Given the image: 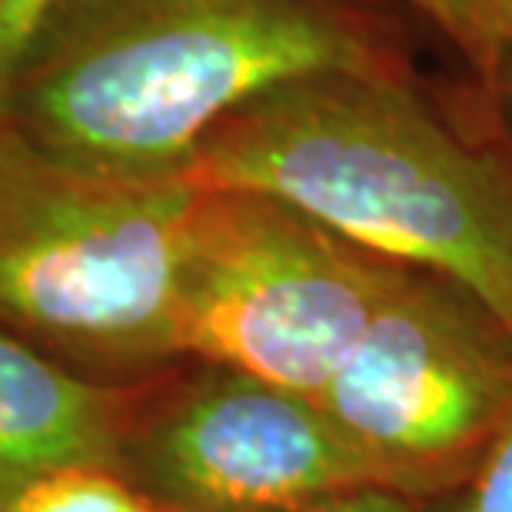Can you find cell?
Listing matches in <instances>:
<instances>
[{
  "mask_svg": "<svg viewBox=\"0 0 512 512\" xmlns=\"http://www.w3.org/2000/svg\"><path fill=\"white\" fill-rule=\"evenodd\" d=\"M74 0H0V117L40 30Z\"/></svg>",
  "mask_w": 512,
  "mask_h": 512,
  "instance_id": "cell-10",
  "label": "cell"
},
{
  "mask_svg": "<svg viewBox=\"0 0 512 512\" xmlns=\"http://www.w3.org/2000/svg\"><path fill=\"white\" fill-rule=\"evenodd\" d=\"M200 183L60 160L0 124V330L100 383L177 350V280Z\"/></svg>",
  "mask_w": 512,
  "mask_h": 512,
  "instance_id": "cell-3",
  "label": "cell"
},
{
  "mask_svg": "<svg viewBox=\"0 0 512 512\" xmlns=\"http://www.w3.org/2000/svg\"><path fill=\"white\" fill-rule=\"evenodd\" d=\"M313 399L393 489L436 483L512 419V336L459 286L409 270Z\"/></svg>",
  "mask_w": 512,
  "mask_h": 512,
  "instance_id": "cell-5",
  "label": "cell"
},
{
  "mask_svg": "<svg viewBox=\"0 0 512 512\" xmlns=\"http://www.w3.org/2000/svg\"><path fill=\"white\" fill-rule=\"evenodd\" d=\"M336 70L396 74L346 0H74L34 40L0 124L80 167L163 177L253 97Z\"/></svg>",
  "mask_w": 512,
  "mask_h": 512,
  "instance_id": "cell-1",
  "label": "cell"
},
{
  "mask_svg": "<svg viewBox=\"0 0 512 512\" xmlns=\"http://www.w3.org/2000/svg\"><path fill=\"white\" fill-rule=\"evenodd\" d=\"M137 389L100 383L0 330V489L74 466L120 473Z\"/></svg>",
  "mask_w": 512,
  "mask_h": 512,
  "instance_id": "cell-7",
  "label": "cell"
},
{
  "mask_svg": "<svg viewBox=\"0 0 512 512\" xmlns=\"http://www.w3.org/2000/svg\"><path fill=\"white\" fill-rule=\"evenodd\" d=\"M443 30L479 70H496L512 54V10L503 0H406Z\"/></svg>",
  "mask_w": 512,
  "mask_h": 512,
  "instance_id": "cell-9",
  "label": "cell"
},
{
  "mask_svg": "<svg viewBox=\"0 0 512 512\" xmlns=\"http://www.w3.org/2000/svg\"><path fill=\"white\" fill-rule=\"evenodd\" d=\"M459 512H512V419L479 456Z\"/></svg>",
  "mask_w": 512,
  "mask_h": 512,
  "instance_id": "cell-11",
  "label": "cell"
},
{
  "mask_svg": "<svg viewBox=\"0 0 512 512\" xmlns=\"http://www.w3.org/2000/svg\"><path fill=\"white\" fill-rule=\"evenodd\" d=\"M406 276L270 193L200 187L177 280V350L316 396Z\"/></svg>",
  "mask_w": 512,
  "mask_h": 512,
  "instance_id": "cell-4",
  "label": "cell"
},
{
  "mask_svg": "<svg viewBox=\"0 0 512 512\" xmlns=\"http://www.w3.org/2000/svg\"><path fill=\"white\" fill-rule=\"evenodd\" d=\"M120 476L183 512H293L389 486L313 396L210 366L177 393L133 403Z\"/></svg>",
  "mask_w": 512,
  "mask_h": 512,
  "instance_id": "cell-6",
  "label": "cell"
},
{
  "mask_svg": "<svg viewBox=\"0 0 512 512\" xmlns=\"http://www.w3.org/2000/svg\"><path fill=\"white\" fill-rule=\"evenodd\" d=\"M293 512H409V506H406V499L399 496V489L360 486V489H346V493L316 499V503L293 509Z\"/></svg>",
  "mask_w": 512,
  "mask_h": 512,
  "instance_id": "cell-12",
  "label": "cell"
},
{
  "mask_svg": "<svg viewBox=\"0 0 512 512\" xmlns=\"http://www.w3.org/2000/svg\"><path fill=\"white\" fill-rule=\"evenodd\" d=\"M187 177L270 193L459 286L512 336V167L459 140L399 74L336 70L266 90L207 133Z\"/></svg>",
  "mask_w": 512,
  "mask_h": 512,
  "instance_id": "cell-2",
  "label": "cell"
},
{
  "mask_svg": "<svg viewBox=\"0 0 512 512\" xmlns=\"http://www.w3.org/2000/svg\"><path fill=\"white\" fill-rule=\"evenodd\" d=\"M0 512H157L114 469L74 466L0 489Z\"/></svg>",
  "mask_w": 512,
  "mask_h": 512,
  "instance_id": "cell-8",
  "label": "cell"
},
{
  "mask_svg": "<svg viewBox=\"0 0 512 512\" xmlns=\"http://www.w3.org/2000/svg\"><path fill=\"white\" fill-rule=\"evenodd\" d=\"M503 4H506V7H509V10H512V0H503Z\"/></svg>",
  "mask_w": 512,
  "mask_h": 512,
  "instance_id": "cell-13",
  "label": "cell"
}]
</instances>
